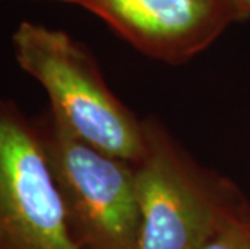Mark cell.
Returning <instances> with one entry per match:
<instances>
[{
	"label": "cell",
	"mask_w": 250,
	"mask_h": 249,
	"mask_svg": "<svg viewBox=\"0 0 250 249\" xmlns=\"http://www.w3.org/2000/svg\"><path fill=\"white\" fill-rule=\"evenodd\" d=\"M13 55L26 75L44 88L50 110L83 141L131 163L146 152V130L111 92L83 42L62 29L21 21L12 34Z\"/></svg>",
	"instance_id": "cell-1"
},
{
	"label": "cell",
	"mask_w": 250,
	"mask_h": 249,
	"mask_svg": "<svg viewBox=\"0 0 250 249\" xmlns=\"http://www.w3.org/2000/svg\"><path fill=\"white\" fill-rule=\"evenodd\" d=\"M79 249H134L139 233L136 163L90 146L50 107L33 118Z\"/></svg>",
	"instance_id": "cell-2"
},
{
	"label": "cell",
	"mask_w": 250,
	"mask_h": 249,
	"mask_svg": "<svg viewBox=\"0 0 250 249\" xmlns=\"http://www.w3.org/2000/svg\"><path fill=\"white\" fill-rule=\"evenodd\" d=\"M144 130L146 152L136 163L141 222L134 249H202L241 205L157 118H144Z\"/></svg>",
	"instance_id": "cell-3"
},
{
	"label": "cell",
	"mask_w": 250,
	"mask_h": 249,
	"mask_svg": "<svg viewBox=\"0 0 250 249\" xmlns=\"http://www.w3.org/2000/svg\"><path fill=\"white\" fill-rule=\"evenodd\" d=\"M0 249H79L33 118L2 96Z\"/></svg>",
	"instance_id": "cell-4"
},
{
	"label": "cell",
	"mask_w": 250,
	"mask_h": 249,
	"mask_svg": "<svg viewBox=\"0 0 250 249\" xmlns=\"http://www.w3.org/2000/svg\"><path fill=\"white\" fill-rule=\"evenodd\" d=\"M84 8L153 60L181 65L241 15L232 0H52Z\"/></svg>",
	"instance_id": "cell-5"
},
{
	"label": "cell",
	"mask_w": 250,
	"mask_h": 249,
	"mask_svg": "<svg viewBox=\"0 0 250 249\" xmlns=\"http://www.w3.org/2000/svg\"><path fill=\"white\" fill-rule=\"evenodd\" d=\"M202 249H250L249 207L231 212Z\"/></svg>",
	"instance_id": "cell-6"
},
{
	"label": "cell",
	"mask_w": 250,
	"mask_h": 249,
	"mask_svg": "<svg viewBox=\"0 0 250 249\" xmlns=\"http://www.w3.org/2000/svg\"><path fill=\"white\" fill-rule=\"evenodd\" d=\"M232 2L236 3L239 15H241V20L250 18V0H232Z\"/></svg>",
	"instance_id": "cell-7"
},
{
	"label": "cell",
	"mask_w": 250,
	"mask_h": 249,
	"mask_svg": "<svg viewBox=\"0 0 250 249\" xmlns=\"http://www.w3.org/2000/svg\"><path fill=\"white\" fill-rule=\"evenodd\" d=\"M249 215H250V207H249Z\"/></svg>",
	"instance_id": "cell-8"
}]
</instances>
